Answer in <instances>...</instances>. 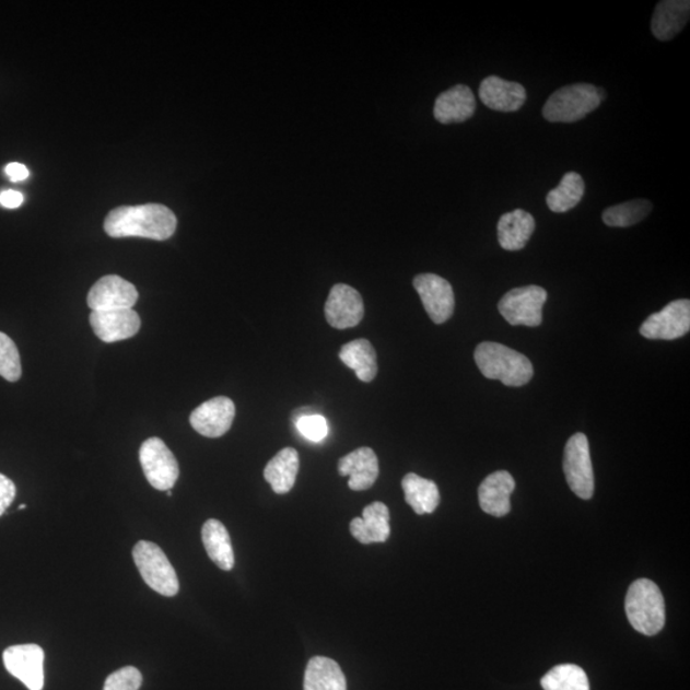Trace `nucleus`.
I'll use <instances>...</instances> for the list:
<instances>
[{
    "label": "nucleus",
    "mask_w": 690,
    "mask_h": 690,
    "mask_svg": "<svg viewBox=\"0 0 690 690\" xmlns=\"http://www.w3.org/2000/svg\"><path fill=\"white\" fill-rule=\"evenodd\" d=\"M105 233L113 238L141 237L165 241L177 230V217L161 203L120 207L109 212Z\"/></svg>",
    "instance_id": "1"
},
{
    "label": "nucleus",
    "mask_w": 690,
    "mask_h": 690,
    "mask_svg": "<svg viewBox=\"0 0 690 690\" xmlns=\"http://www.w3.org/2000/svg\"><path fill=\"white\" fill-rule=\"evenodd\" d=\"M475 361L484 377L502 382L505 386L519 388L534 377L533 363L525 354L492 341L477 346Z\"/></svg>",
    "instance_id": "2"
},
{
    "label": "nucleus",
    "mask_w": 690,
    "mask_h": 690,
    "mask_svg": "<svg viewBox=\"0 0 690 690\" xmlns=\"http://www.w3.org/2000/svg\"><path fill=\"white\" fill-rule=\"evenodd\" d=\"M629 623L644 635H655L665 627V600L655 582L639 580L629 587L625 598Z\"/></svg>",
    "instance_id": "3"
},
{
    "label": "nucleus",
    "mask_w": 690,
    "mask_h": 690,
    "mask_svg": "<svg viewBox=\"0 0 690 690\" xmlns=\"http://www.w3.org/2000/svg\"><path fill=\"white\" fill-rule=\"evenodd\" d=\"M605 93L589 83H575L555 91L543 106V117L552 124H574L593 113Z\"/></svg>",
    "instance_id": "4"
},
{
    "label": "nucleus",
    "mask_w": 690,
    "mask_h": 690,
    "mask_svg": "<svg viewBox=\"0 0 690 690\" xmlns=\"http://www.w3.org/2000/svg\"><path fill=\"white\" fill-rule=\"evenodd\" d=\"M133 560L143 581L155 593L166 597L179 593V581L176 571L164 551L157 545L140 541L135 546Z\"/></svg>",
    "instance_id": "5"
},
{
    "label": "nucleus",
    "mask_w": 690,
    "mask_h": 690,
    "mask_svg": "<svg viewBox=\"0 0 690 690\" xmlns=\"http://www.w3.org/2000/svg\"><path fill=\"white\" fill-rule=\"evenodd\" d=\"M564 473L569 488L575 495L589 500L595 492V475L590 460L589 443L585 434L568 440L564 451Z\"/></svg>",
    "instance_id": "6"
},
{
    "label": "nucleus",
    "mask_w": 690,
    "mask_h": 690,
    "mask_svg": "<svg viewBox=\"0 0 690 690\" xmlns=\"http://www.w3.org/2000/svg\"><path fill=\"white\" fill-rule=\"evenodd\" d=\"M548 301V292L542 286L515 288L499 302L500 314L513 326L536 328L542 324V308Z\"/></svg>",
    "instance_id": "7"
},
{
    "label": "nucleus",
    "mask_w": 690,
    "mask_h": 690,
    "mask_svg": "<svg viewBox=\"0 0 690 690\" xmlns=\"http://www.w3.org/2000/svg\"><path fill=\"white\" fill-rule=\"evenodd\" d=\"M140 461L147 480L156 490L168 491L179 477V465L162 438L150 437L142 444Z\"/></svg>",
    "instance_id": "8"
},
{
    "label": "nucleus",
    "mask_w": 690,
    "mask_h": 690,
    "mask_svg": "<svg viewBox=\"0 0 690 690\" xmlns=\"http://www.w3.org/2000/svg\"><path fill=\"white\" fill-rule=\"evenodd\" d=\"M690 330L689 300L673 301L665 308L651 315L641 326L643 338L650 340H675Z\"/></svg>",
    "instance_id": "9"
},
{
    "label": "nucleus",
    "mask_w": 690,
    "mask_h": 690,
    "mask_svg": "<svg viewBox=\"0 0 690 690\" xmlns=\"http://www.w3.org/2000/svg\"><path fill=\"white\" fill-rule=\"evenodd\" d=\"M44 651L37 644H20L4 651L7 671L17 678L30 690L44 688Z\"/></svg>",
    "instance_id": "10"
},
{
    "label": "nucleus",
    "mask_w": 690,
    "mask_h": 690,
    "mask_svg": "<svg viewBox=\"0 0 690 690\" xmlns=\"http://www.w3.org/2000/svg\"><path fill=\"white\" fill-rule=\"evenodd\" d=\"M413 286L432 321L440 325L449 320L454 314L455 299L453 286L447 280L436 274H420L414 278Z\"/></svg>",
    "instance_id": "11"
},
{
    "label": "nucleus",
    "mask_w": 690,
    "mask_h": 690,
    "mask_svg": "<svg viewBox=\"0 0 690 690\" xmlns=\"http://www.w3.org/2000/svg\"><path fill=\"white\" fill-rule=\"evenodd\" d=\"M365 316V305L359 291L347 284L331 288L325 303V317L332 328L343 330L354 328Z\"/></svg>",
    "instance_id": "12"
},
{
    "label": "nucleus",
    "mask_w": 690,
    "mask_h": 690,
    "mask_svg": "<svg viewBox=\"0 0 690 690\" xmlns=\"http://www.w3.org/2000/svg\"><path fill=\"white\" fill-rule=\"evenodd\" d=\"M236 416V406L226 397H217L204 401L189 416L195 431L204 437L217 438L231 430Z\"/></svg>",
    "instance_id": "13"
},
{
    "label": "nucleus",
    "mask_w": 690,
    "mask_h": 690,
    "mask_svg": "<svg viewBox=\"0 0 690 690\" xmlns=\"http://www.w3.org/2000/svg\"><path fill=\"white\" fill-rule=\"evenodd\" d=\"M138 301L136 286L118 276L98 279L87 295L89 307L93 311L132 308Z\"/></svg>",
    "instance_id": "14"
},
{
    "label": "nucleus",
    "mask_w": 690,
    "mask_h": 690,
    "mask_svg": "<svg viewBox=\"0 0 690 690\" xmlns=\"http://www.w3.org/2000/svg\"><path fill=\"white\" fill-rule=\"evenodd\" d=\"M90 324L95 336L105 343L130 339L141 329V318L132 308L93 311Z\"/></svg>",
    "instance_id": "15"
},
{
    "label": "nucleus",
    "mask_w": 690,
    "mask_h": 690,
    "mask_svg": "<svg viewBox=\"0 0 690 690\" xmlns=\"http://www.w3.org/2000/svg\"><path fill=\"white\" fill-rule=\"evenodd\" d=\"M481 102L488 108L498 112H517L527 101L526 89L518 82H512L489 75L480 85Z\"/></svg>",
    "instance_id": "16"
},
{
    "label": "nucleus",
    "mask_w": 690,
    "mask_h": 690,
    "mask_svg": "<svg viewBox=\"0 0 690 690\" xmlns=\"http://www.w3.org/2000/svg\"><path fill=\"white\" fill-rule=\"evenodd\" d=\"M338 471L340 476L350 477L348 487L351 490H369L374 487L378 477L377 455L371 447H360L339 460Z\"/></svg>",
    "instance_id": "17"
},
{
    "label": "nucleus",
    "mask_w": 690,
    "mask_h": 690,
    "mask_svg": "<svg viewBox=\"0 0 690 690\" xmlns=\"http://www.w3.org/2000/svg\"><path fill=\"white\" fill-rule=\"evenodd\" d=\"M476 106L472 90L466 85H457L437 96L434 117L443 125L464 124L473 117Z\"/></svg>",
    "instance_id": "18"
},
{
    "label": "nucleus",
    "mask_w": 690,
    "mask_h": 690,
    "mask_svg": "<svg viewBox=\"0 0 690 690\" xmlns=\"http://www.w3.org/2000/svg\"><path fill=\"white\" fill-rule=\"evenodd\" d=\"M515 489L513 476L506 471H498L487 477L479 489L481 510L502 518L511 512V496Z\"/></svg>",
    "instance_id": "19"
},
{
    "label": "nucleus",
    "mask_w": 690,
    "mask_h": 690,
    "mask_svg": "<svg viewBox=\"0 0 690 690\" xmlns=\"http://www.w3.org/2000/svg\"><path fill=\"white\" fill-rule=\"evenodd\" d=\"M389 521V507L375 502L363 510L361 518L351 522V534L363 545L386 542L390 537Z\"/></svg>",
    "instance_id": "20"
},
{
    "label": "nucleus",
    "mask_w": 690,
    "mask_h": 690,
    "mask_svg": "<svg viewBox=\"0 0 690 690\" xmlns=\"http://www.w3.org/2000/svg\"><path fill=\"white\" fill-rule=\"evenodd\" d=\"M690 17L688 0H664L656 7L651 30L659 42H669L682 32Z\"/></svg>",
    "instance_id": "21"
},
{
    "label": "nucleus",
    "mask_w": 690,
    "mask_h": 690,
    "mask_svg": "<svg viewBox=\"0 0 690 690\" xmlns=\"http://www.w3.org/2000/svg\"><path fill=\"white\" fill-rule=\"evenodd\" d=\"M535 227V219L529 212L522 209L506 212L498 224L499 245L505 252H519L533 237Z\"/></svg>",
    "instance_id": "22"
},
{
    "label": "nucleus",
    "mask_w": 690,
    "mask_h": 690,
    "mask_svg": "<svg viewBox=\"0 0 690 690\" xmlns=\"http://www.w3.org/2000/svg\"><path fill=\"white\" fill-rule=\"evenodd\" d=\"M299 471V452L293 447H284L265 467L264 477L276 494L284 495L293 489Z\"/></svg>",
    "instance_id": "23"
},
{
    "label": "nucleus",
    "mask_w": 690,
    "mask_h": 690,
    "mask_svg": "<svg viewBox=\"0 0 690 690\" xmlns=\"http://www.w3.org/2000/svg\"><path fill=\"white\" fill-rule=\"evenodd\" d=\"M339 359L347 367L354 371L363 383H371L377 375V355L375 348L366 339H358L341 347Z\"/></svg>",
    "instance_id": "24"
},
{
    "label": "nucleus",
    "mask_w": 690,
    "mask_h": 690,
    "mask_svg": "<svg viewBox=\"0 0 690 690\" xmlns=\"http://www.w3.org/2000/svg\"><path fill=\"white\" fill-rule=\"evenodd\" d=\"M305 690H347L346 675L334 659L316 656L309 659L305 673Z\"/></svg>",
    "instance_id": "25"
},
{
    "label": "nucleus",
    "mask_w": 690,
    "mask_h": 690,
    "mask_svg": "<svg viewBox=\"0 0 690 690\" xmlns=\"http://www.w3.org/2000/svg\"><path fill=\"white\" fill-rule=\"evenodd\" d=\"M202 542L209 558L222 569L230 572L234 566V552L231 536L222 522L209 519L202 527Z\"/></svg>",
    "instance_id": "26"
},
{
    "label": "nucleus",
    "mask_w": 690,
    "mask_h": 690,
    "mask_svg": "<svg viewBox=\"0 0 690 690\" xmlns=\"http://www.w3.org/2000/svg\"><path fill=\"white\" fill-rule=\"evenodd\" d=\"M406 502L416 514H431L440 504V492L434 481L422 479L419 475L408 473L401 481Z\"/></svg>",
    "instance_id": "27"
},
{
    "label": "nucleus",
    "mask_w": 690,
    "mask_h": 690,
    "mask_svg": "<svg viewBox=\"0 0 690 690\" xmlns=\"http://www.w3.org/2000/svg\"><path fill=\"white\" fill-rule=\"evenodd\" d=\"M585 196V180L581 174L569 172L557 188L551 189L546 202L553 212H566L574 209Z\"/></svg>",
    "instance_id": "28"
},
{
    "label": "nucleus",
    "mask_w": 690,
    "mask_h": 690,
    "mask_svg": "<svg viewBox=\"0 0 690 690\" xmlns=\"http://www.w3.org/2000/svg\"><path fill=\"white\" fill-rule=\"evenodd\" d=\"M543 690H589L587 674L572 664L553 667L541 680Z\"/></svg>",
    "instance_id": "29"
},
{
    "label": "nucleus",
    "mask_w": 690,
    "mask_h": 690,
    "mask_svg": "<svg viewBox=\"0 0 690 690\" xmlns=\"http://www.w3.org/2000/svg\"><path fill=\"white\" fill-rule=\"evenodd\" d=\"M652 210V203L647 200H633L606 209L603 220L606 225L612 227H628L639 224L647 218Z\"/></svg>",
    "instance_id": "30"
},
{
    "label": "nucleus",
    "mask_w": 690,
    "mask_h": 690,
    "mask_svg": "<svg viewBox=\"0 0 690 690\" xmlns=\"http://www.w3.org/2000/svg\"><path fill=\"white\" fill-rule=\"evenodd\" d=\"M22 375L21 358L14 341L0 332V376L7 382L16 383Z\"/></svg>",
    "instance_id": "31"
},
{
    "label": "nucleus",
    "mask_w": 690,
    "mask_h": 690,
    "mask_svg": "<svg viewBox=\"0 0 690 690\" xmlns=\"http://www.w3.org/2000/svg\"><path fill=\"white\" fill-rule=\"evenodd\" d=\"M142 685V675L133 666L124 667L109 675L105 680L104 690H139Z\"/></svg>",
    "instance_id": "32"
},
{
    "label": "nucleus",
    "mask_w": 690,
    "mask_h": 690,
    "mask_svg": "<svg viewBox=\"0 0 690 690\" xmlns=\"http://www.w3.org/2000/svg\"><path fill=\"white\" fill-rule=\"evenodd\" d=\"M297 429L309 442L320 443L328 436V421L320 414L302 416Z\"/></svg>",
    "instance_id": "33"
},
{
    "label": "nucleus",
    "mask_w": 690,
    "mask_h": 690,
    "mask_svg": "<svg viewBox=\"0 0 690 690\" xmlns=\"http://www.w3.org/2000/svg\"><path fill=\"white\" fill-rule=\"evenodd\" d=\"M16 494V484L9 477L0 473V517L9 510Z\"/></svg>",
    "instance_id": "34"
},
{
    "label": "nucleus",
    "mask_w": 690,
    "mask_h": 690,
    "mask_svg": "<svg viewBox=\"0 0 690 690\" xmlns=\"http://www.w3.org/2000/svg\"><path fill=\"white\" fill-rule=\"evenodd\" d=\"M24 195L14 191V189H5V191L0 194V203L7 209H17L24 203Z\"/></svg>",
    "instance_id": "35"
},
{
    "label": "nucleus",
    "mask_w": 690,
    "mask_h": 690,
    "mask_svg": "<svg viewBox=\"0 0 690 690\" xmlns=\"http://www.w3.org/2000/svg\"><path fill=\"white\" fill-rule=\"evenodd\" d=\"M5 174L13 182L25 180L28 178V169L24 164L11 163L5 166Z\"/></svg>",
    "instance_id": "36"
},
{
    "label": "nucleus",
    "mask_w": 690,
    "mask_h": 690,
    "mask_svg": "<svg viewBox=\"0 0 690 690\" xmlns=\"http://www.w3.org/2000/svg\"><path fill=\"white\" fill-rule=\"evenodd\" d=\"M26 507H27V506H26L25 504H22V505H20L19 510H20V511H22V510H26Z\"/></svg>",
    "instance_id": "37"
},
{
    "label": "nucleus",
    "mask_w": 690,
    "mask_h": 690,
    "mask_svg": "<svg viewBox=\"0 0 690 690\" xmlns=\"http://www.w3.org/2000/svg\"><path fill=\"white\" fill-rule=\"evenodd\" d=\"M166 495L172 496L173 492L171 490L166 491Z\"/></svg>",
    "instance_id": "38"
}]
</instances>
